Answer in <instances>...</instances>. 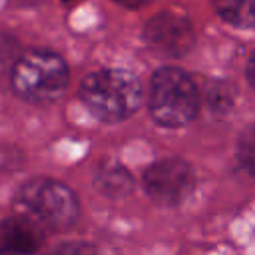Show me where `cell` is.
Segmentation results:
<instances>
[{"label": "cell", "instance_id": "6da1fadb", "mask_svg": "<svg viewBox=\"0 0 255 255\" xmlns=\"http://www.w3.org/2000/svg\"><path fill=\"white\" fill-rule=\"evenodd\" d=\"M80 98L104 122H122L141 104V84L128 70H98L82 82Z\"/></svg>", "mask_w": 255, "mask_h": 255}, {"label": "cell", "instance_id": "7a4b0ae2", "mask_svg": "<svg viewBox=\"0 0 255 255\" xmlns=\"http://www.w3.org/2000/svg\"><path fill=\"white\" fill-rule=\"evenodd\" d=\"M199 108V92L189 74L179 68H161L153 74L149 88V112L167 128L191 122Z\"/></svg>", "mask_w": 255, "mask_h": 255}, {"label": "cell", "instance_id": "3957f363", "mask_svg": "<svg viewBox=\"0 0 255 255\" xmlns=\"http://www.w3.org/2000/svg\"><path fill=\"white\" fill-rule=\"evenodd\" d=\"M12 84L18 96L28 102H52L68 84V66L50 50H32L16 60L12 68Z\"/></svg>", "mask_w": 255, "mask_h": 255}, {"label": "cell", "instance_id": "277c9868", "mask_svg": "<svg viewBox=\"0 0 255 255\" xmlns=\"http://www.w3.org/2000/svg\"><path fill=\"white\" fill-rule=\"evenodd\" d=\"M20 209L42 229L62 231L78 219V199L70 187L60 181L38 177L28 181L20 191Z\"/></svg>", "mask_w": 255, "mask_h": 255}, {"label": "cell", "instance_id": "5b68a950", "mask_svg": "<svg viewBox=\"0 0 255 255\" xmlns=\"http://www.w3.org/2000/svg\"><path fill=\"white\" fill-rule=\"evenodd\" d=\"M195 177L189 163L183 159H161L153 163L143 175L147 195L159 205H177L193 189Z\"/></svg>", "mask_w": 255, "mask_h": 255}, {"label": "cell", "instance_id": "8992f818", "mask_svg": "<svg viewBox=\"0 0 255 255\" xmlns=\"http://www.w3.org/2000/svg\"><path fill=\"white\" fill-rule=\"evenodd\" d=\"M145 44L163 58H179L193 46V28L187 18L171 12L153 16L143 28Z\"/></svg>", "mask_w": 255, "mask_h": 255}, {"label": "cell", "instance_id": "52a82bcc", "mask_svg": "<svg viewBox=\"0 0 255 255\" xmlns=\"http://www.w3.org/2000/svg\"><path fill=\"white\" fill-rule=\"evenodd\" d=\"M42 245V227L26 213L0 223V253H32Z\"/></svg>", "mask_w": 255, "mask_h": 255}, {"label": "cell", "instance_id": "ba28073f", "mask_svg": "<svg viewBox=\"0 0 255 255\" xmlns=\"http://www.w3.org/2000/svg\"><path fill=\"white\" fill-rule=\"evenodd\" d=\"M217 14L233 26H255V0H213Z\"/></svg>", "mask_w": 255, "mask_h": 255}, {"label": "cell", "instance_id": "9c48e42d", "mask_svg": "<svg viewBox=\"0 0 255 255\" xmlns=\"http://www.w3.org/2000/svg\"><path fill=\"white\" fill-rule=\"evenodd\" d=\"M96 185L100 187L102 193L112 195V197H118V195L129 193L133 181H131L129 171H126L124 167H120V165H108V167H104V169L98 171Z\"/></svg>", "mask_w": 255, "mask_h": 255}, {"label": "cell", "instance_id": "30bf717a", "mask_svg": "<svg viewBox=\"0 0 255 255\" xmlns=\"http://www.w3.org/2000/svg\"><path fill=\"white\" fill-rule=\"evenodd\" d=\"M237 157L243 169L255 175V124H251L239 137L237 143Z\"/></svg>", "mask_w": 255, "mask_h": 255}, {"label": "cell", "instance_id": "8fae6325", "mask_svg": "<svg viewBox=\"0 0 255 255\" xmlns=\"http://www.w3.org/2000/svg\"><path fill=\"white\" fill-rule=\"evenodd\" d=\"M18 60V44L12 36L0 34V76L10 72Z\"/></svg>", "mask_w": 255, "mask_h": 255}, {"label": "cell", "instance_id": "7c38bea8", "mask_svg": "<svg viewBox=\"0 0 255 255\" xmlns=\"http://www.w3.org/2000/svg\"><path fill=\"white\" fill-rule=\"evenodd\" d=\"M207 100H209L211 108H221V106H227V104L231 102L229 92L225 90L223 84H215V86H211L209 92H207Z\"/></svg>", "mask_w": 255, "mask_h": 255}, {"label": "cell", "instance_id": "4fadbf2b", "mask_svg": "<svg viewBox=\"0 0 255 255\" xmlns=\"http://www.w3.org/2000/svg\"><path fill=\"white\" fill-rule=\"evenodd\" d=\"M245 72H247V80H249L251 86L255 88V52H251V56H249V60H247Z\"/></svg>", "mask_w": 255, "mask_h": 255}, {"label": "cell", "instance_id": "5bb4252c", "mask_svg": "<svg viewBox=\"0 0 255 255\" xmlns=\"http://www.w3.org/2000/svg\"><path fill=\"white\" fill-rule=\"evenodd\" d=\"M118 4H122V6H126V8H141V6H145L149 0H116Z\"/></svg>", "mask_w": 255, "mask_h": 255}, {"label": "cell", "instance_id": "9a60e30c", "mask_svg": "<svg viewBox=\"0 0 255 255\" xmlns=\"http://www.w3.org/2000/svg\"><path fill=\"white\" fill-rule=\"evenodd\" d=\"M62 2H72V0H62Z\"/></svg>", "mask_w": 255, "mask_h": 255}]
</instances>
